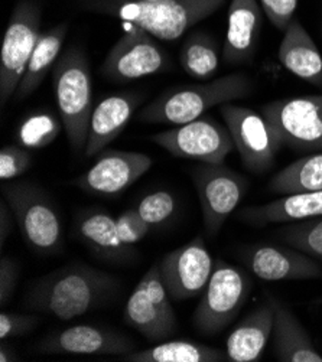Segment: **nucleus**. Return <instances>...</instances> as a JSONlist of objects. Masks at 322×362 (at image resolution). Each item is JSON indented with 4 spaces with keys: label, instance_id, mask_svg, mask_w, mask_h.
I'll return each mask as SVG.
<instances>
[{
    "label": "nucleus",
    "instance_id": "1",
    "mask_svg": "<svg viewBox=\"0 0 322 362\" xmlns=\"http://www.w3.org/2000/svg\"><path fill=\"white\" fill-rule=\"evenodd\" d=\"M120 288L116 276L86 264L62 267L35 283L26 295V308L71 320L112 299Z\"/></svg>",
    "mask_w": 322,
    "mask_h": 362
},
{
    "label": "nucleus",
    "instance_id": "2",
    "mask_svg": "<svg viewBox=\"0 0 322 362\" xmlns=\"http://www.w3.org/2000/svg\"><path fill=\"white\" fill-rule=\"evenodd\" d=\"M226 0H81L93 12L146 30L156 40L175 41L195 23L217 12Z\"/></svg>",
    "mask_w": 322,
    "mask_h": 362
},
{
    "label": "nucleus",
    "instance_id": "3",
    "mask_svg": "<svg viewBox=\"0 0 322 362\" xmlns=\"http://www.w3.org/2000/svg\"><path fill=\"white\" fill-rule=\"evenodd\" d=\"M59 119L74 153H84L93 113V78L86 52L69 47L52 68Z\"/></svg>",
    "mask_w": 322,
    "mask_h": 362
},
{
    "label": "nucleus",
    "instance_id": "4",
    "mask_svg": "<svg viewBox=\"0 0 322 362\" xmlns=\"http://www.w3.org/2000/svg\"><path fill=\"white\" fill-rule=\"evenodd\" d=\"M253 91V81L243 74H231L204 84L176 87L165 91L142 108V122L184 124L197 120L216 105L246 98Z\"/></svg>",
    "mask_w": 322,
    "mask_h": 362
},
{
    "label": "nucleus",
    "instance_id": "5",
    "mask_svg": "<svg viewBox=\"0 0 322 362\" xmlns=\"http://www.w3.org/2000/svg\"><path fill=\"white\" fill-rule=\"evenodd\" d=\"M2 192L25 243L44 256L61 251V221L55 206L44 189L28 180H21V182L6 184Z\"/></svg>",
    "mask_w": 322,
    "mask_h": 362
},
{
    "label": "nucleus",
    "instance_id": "6",
    "mask_svg": "<svg viewBox=\"0 0 322 362\" xmlns=\"http://www.w3.org/2000/svg\"><path fill=\"white\" fill-rule=\"evenodd\" d=\"M252 287L253 281L243 270L217 260L202 298L194 310V327L207 337L222 332L240 313Z\"/></svg>",
    "mask_w": 322,
    "mask_h": 362
},
{
    "label": "nucleus",
    "instance_id": "7",
    "mask_svg": "<svg viewBox=\"0 0 322 362\" xmlns=\"http://www.w3.org/2000/svg\"><path fill=\"white\" fill-rule=\"evenodd\" d=\"M42 11L32 0H19L4 35L0 51V103L15 95L29 58L41 36Z\"/></svg>",
    "mask_w": 322,
    "mask_h": 362
},
{
    "label": "nucleus",
    "instance_id": "8",
    "mask_svg": "<svg viewBox=\"0 0 322 362\" xmlns=\"http://www.w3.org/2000/svg\"><path fill=\"white\" fill-rule=\"evenodd\" d=\"M152 141L175 158L194 159L208 165L224 163L236 149L229 127L209 116L154 134Z\"/></svg>",
    "mask_w": 322,
    "mask_h": 362
},
{
    "label": "nucleus",
    "instance_id": "9",
    "mask_svg": "<svg viewBox=\"0 0 322 362\" xmlns=\"http://www.w3.org/2000/svg\"><path fill=\"white\" fill-rule=\"evenodd\" d=\"M220 113L246 169L253 173L269 170L276 160L282 143L268 119L252 108L233 103L220 105Z\"/></svg>",
    "mask_w": 322,
    "mask_h": 362
},
{
    "label": "nucleus",
    "instance_id": "10",
    "mask_svg": "<svg viewBox=\"0 0 322 362\" xmlns=\"http://www.w3.org/2000/svg\"><path fill=\"white\" fill-rule=\"evenodd\" d=\"M282 146L294 151H322V95L277 100L262 107Z\"/></svg>",
    "mask_w": 322,
    "mask_h": 362
},
{
    "label": "nucleus",
    "instance_id": "11",
    "mask_svg": "<svg viewBox=\"0 0 322 362\" xmlns=\"http://www.w3.org/2000/svg\"><path fill=\"white\" fill-rule=\"evenodd\" d=\"M125 322L149 341H162L176 332V317L159 263L143 274L134 287L125 308Z\"/></svg>",
    "mask_w": 322,
    "mask_h": 362
},
{
    "label": "nucleus",
    "instance_id": "12",
    "mask_svg": "<svg viewBox=\"0 0 322 362\" xmlns=\"http://www.w3.org/2000/svg\"><path fill=\"white\" fill-rule=\"evenodd\" d=\"M205 231L217 235L241 202L248 184L237 172L222 165L202 163L192 172Z\"/></svg>",
    "mask_w": 322,
    "mask_h": 362
},
{
    "label": "nucleus",
    "instance_id": "13",
    "mask_svg": "<svg viewBox=\"0 0 322 362\" xmlns=\"http://www.w3.org/2000/svg\"><path fill=\"white\" fill-rule=\"evenodd\" d=\"M168 66V57L155 41V36L142 28L132 26L112 47L100 71L113 83H130L162 72Z\"/></svg>",
    "mask_w": 322,
    "mask_h": 362
},
{
    "label": "nucleus",
    "instance_id": "14",
    "mask_svg": "<svg viewBox=\"0 0 322 362\" xmlns=\"http://www.w3.org/2000/svg\"><path fill=\"white\" fill-rule=\"evenodd\" d=\"M163 284L172 300L180 302L201 295L209 281L214 263L202 237L176 248L159 263Z\"/></svg>",
    "mask_w": 322,
    "mask_h": 362
},
{
    "label": "nucleus",
    "instance_id": "15",
    "mask_svg": "<svg viewBox=\"0 0 322 362\" xmlns=\"http://www.w3.org/2000/svg\"><path fill=\"white\" fill-rule=\"evenodd\" d=\"M151 166L152 159L145 153L103 151L96 163L77 179V185L88 194L116 197L130 188Z\"/></svg>",
    "mask_w": 322,
    "mask_h": 362
},
{
    "label": "nucleus",
    "instance_id": "16",
    "mask_svg": "<svg viewBox=\"0 0 322 362\" xmlns=\"http://www.w3.org/2000/svg\"><path fill=\"white\" fill-rule=\"evenodd\" d=\"M241 259L255 276L265 281L308 280L322 277V267L306 252L273 244L246 247Z\"/></svg>",
    "mask_w": 322,
    "mask_h": 362
},
{
    "label": "nucleus",
    "instance_id": "17",
    "mask_svg": "<svg viewBox=\"0 0 322 362\" xmlns=\"http://www.w3.org/2000/svg\"><path fill=\"white\" fill-rule=\"evenodd\" d=\"M42 354L68 355H126L134 351V342L126 335L93 325H76L51 334L40 344Z\"/></svg>",
    "mask_w": 322,
    "mask_h": 362
},
{
    "label": "nucleus",
    "instance_id": "18",
    "mask_svg": "<svg viewBox=\"0 0 322 362\" xmlns=\"http://www.w3.org/2000/svg\"><path fill=\"white\" fill-rule=\"evenodd\" d=\"M263 25V11L258 0H231L223 61L241 65L253 61Z\"/></svg>",
    "mask_w": 322,
    "mask_h": 362
},
{
    "label": "nucleus",
    "instance_id": "19",
    "mask_svg": "<svg viewBox=\"0 0 322 362\" xmlns=\"http://www.w3.org/2000/svg\"><path fill=\"white\" fill-rule=\"evenodd\" d=\"M143 97L134 93H119L103 98L90 119L84 155L97 156L126 129Z\"/></svg>",
    "mask_w": 322,
    "mask_h": 362
},
{
    "label": "nucleus",
    "instance_id": "20",
    "mask_svg": "<svg viewBox=\"0 0 322 362\" xmlns=\"http://www.w3.org/2000/svg\"><path fill=\"white\" fill-rule=\"evenodd\" d=\"M238 220L265 227L269 224H289L322 216V189L284 195L265 205L247 206L238 212Z\"/></svg>",
    "mask_w": 322,
    "mask_h": 362
},
{
    "label": "nucleus",
    "instance_id": "21",
    "mask_svg": "<svg viewBox=\"0 0 322 362\" xmlns=\"http://www.w3.org/2000/svg\"><path fill=\"white\" fill-rule=\"evenodd\" d=\"M77 235L96 255L110 263H123L133 257V245L126 244L117 231L116 218L104 209H88L77 221Z\"/></svg>",
    "mask_w": 322,
    "mask_h": 362
},
{
    "label": "nucleus",
    "instance_id": "22",
    "mask_svg": "<svg viewBox=\"0 0 322 362\" xmlns=\"http://www.w3.org/2000/svg\"><path fill=\"white\" fill-rule=\"evenodd\" d=\"M273 310V355L283 362H322V355L294 312L276 299H269Z\"/></svg>",
    "mask_w": 322,
    "mask_h": 362
},
{
    "label": "nucleus",
    "instance_id": "23",
    "mask_svg": "<svg viewBox=\"0 0 322 362\" xmlns=\"http://www.w3.org/2000/svg\"><path fill=\"white\" fill-rule=\"evenodd\" d=\"M280 64L295 77L322 87V55L299 21L284 30L277 52Z\"/></svg>",
    "mask_w": 322,
    "mask_h": 362
},
{
    "label": "nucleus",
    "instance_id": "24",
    "mask_svg": "<svg viewBox=\"0 0 322 362\" xmlns=\"http://www.w3.org/2000/svg\"><path fill=\"white\" fill-rule=\"evenodd\" d=\"M275 310L270 300L250 312L229 335L226 352L230 362H255L273 332Z\"/></svg>",
    "mask_w": 322,
    "mask_h": 362
},
{
    "label": "nucleus",
    "instance_id": "25",
    "mask_svg": "<svg viewBox=\"0 0 322 362\" xmlns=\"http://www.w3.org/2000/svg\"><path fill=\"white\" fill-rule=\"evenodd\" d=\"M68 33V23H59L42 32L26 65L25 74L18 86L15 98L18 101L29 97L42 84L48 72L59 58L61 48Z\"/></svg>",
    "mask_w": 322,
    "mask_h": 362
},
{
    "label": "nucleus",
    "instance_id": "26",
    "mask_svg": "<svg viewBox=\"0 0 322 362\" xmlns=\"http://www.w3.org/2000/svg\"><path fill=\"white\" fill-rule=\"evenodd\" d=\"M129 362H223L227 352L198 342L169 341L148 349L132 351L122 355Z\"/></svg>",
    "mask_w": 322,
    "mask_h": 362
},
{
    "label": "nucleus",
    "instance_id": "27",
    "mask_svg": "<svg viewBox=\"0 0 322 362\" xmlns=\"http://www.w3.org/2000/svg\"><path fill=\"white\" fill-rule=\"evenodd\" d=\"M269 188L282 195L322 189V152L304 156L283 168L270 179Z\"/></svg>",
    "mask_w": 322,
    "mask_h": 362
},
{
    "label": "nucleus",
    "instance_id": "28",
    "mask_svg": "<svg viewBox=\"0 0 322 362\" xmlns=\"http://www.w3.org/2000/svg\"><path fill=\"white\" fill-rule=\"evenodd\" d=\"M220 47L212 36L195 32L185 40L180 61L187 74L197 80H208L220 66Z\"/></svg>",
    "mask_w": 322,
    "mask_h": 362
},
{
    "label": "nucleus",
    "instance_id": "29",
    "mask_svg": "<svg viewBox=\"0 0 322 362\" xmlns=\"http://www.w3.org/2000/svg\"><path fill=\"white\" fill-rule=\"evenodd\" d=\"M277 235L288 245L322 262V216L289 223V226L279 230Z\"/></svg>",
    "mask_w": 322,
    "mask_h": 362
},
{
    "label": "nucleus",
    "instance_id": "30",
    "mask_svg": "<svg viewBox=\"0 0 322 362\" xmlns=\"http://www.w3.org/2000/svg\"><path fill=\"white\" fill-rule=\"evenodd\" d=\"M62 122L51 113H37L29 116L18 129L16 139L26 149H41L48 146L59 134Z\"/></svg>",
    "mask_w": 322,
    "mask_h": 362
},
{
    "label": "nucleus",
    "instance_id": "31",
    "mask_svg": "<svg viewBox=\"0 0 322 362\" xmlns=\"http://www.w3.org/2000/svg\"><path fill=\"white\" fill-rule=\"evenodd\" d=\"M175 208L173 195L168 191H158L143 198L136 209L151 228H156L171 218Z\"/></svg>",
    "mask_w": 322,
    "mask_h": 362
},
{
    "label": "nucleus",
    "instance_id": "32",
    "mask_svg": "<svg viewBox=\"0 0 322 362\" xmlns=\"http://www.w3.org/2000/svg\"><path fill=\"white\" fill-rule=\"evenodd\" d=\"M32 166V155L23 146H5L0 151V179L4 182L23 175Z\"/></svg>",
    "mask_w": 322,
    "mask_h": 362
},
{
    "label": "nucleus",
    "instance_id": "33",
    "mask_svg": "<svg viewBox=\"0 0 322 362\" xmlns=\"http://www.w3.org/2000/svg\"><path fill=\"white\" fill-rule=\"evenodd\" d=\"M116 224L120 238L129 245H134L152 230L142 218L137 209H126L122 212L116 218Z\"/></svg>",
    "mask_w": 322,
    "mask_h": 362
},
{
    "label": "nucleus",
    "instance_id": "34",
    "mask_svg": "<svg viewBox=\"0 0 322 362\" xmlns=\"http://www.w3.org/2000/svg\"><path fill=\"white\" fill-rule=\"evenodd\" d=\"M263 13L279 30H286L292 23L299 0H259Z\"/></svg>",
    "mask_w": 322,
    "mask_h": 362
},
{
    "label": "nucleus",
    "instance_id": "35",
    "mask_svg": "<svg viewBox=\"0 0 322 362\" xmlns=\"http://www.w3.org/2000/svg\"><path fill=\"white\" fill-rule=\"evenodd\" d=\"M40 319L33 315H22V313H0V339L6 341L9 338L23 337L32 332Z\"/></svg>",
    "mask_w": 322,
    "mask_h": 362
},
{
    "label": "nucleus",
    "instance_id": "36",
    "mask_svg": "<svg viewBox=\"0 0 322 362\" xmlns=\"http://www.w3.org/2000/svg\"><path fill=\"white\" fill-rule=\"evenodd\" d=\"M21 269L16 262L2 257L0 260V305L5 306L11 299L19 281Z\"/></svg>",
    "mask_w": 322,
    "mask_h": 362
},
{
    "label": "nucleus",
    "instance_id": "37",
    "mask_svg": "<svg viewBox=\"0 0 322 362\" xmlns=\"http://www.w3.org/2000/svg\"><path fill=\"white\" fill-rule=\"evenodd\" d=\"M0 220H2V227H0V234H2V237H0V244H2V247H4L5 241H6V237H8V234H11V230H12V218H11L9 209L5 205V201L2 202Z\"/></svg>",
    "mask_w": 322,
    "mask_h": 362
},
{
    "label": "nucleus",
    "instance_id": "38",
    "mask_svg": "<svg viewBox=\"0 0 322 362\" xmlns=\"http://www.w3.org/2000/svg\"><path fill=\"white\" fill-rule=\"evenodd\" d=\"M19 361L15 349L11 345H6L5 341L0 344V362H13Z\"/></svg>",
    "mask_w": 322,
    "mask_h": 362
},
{
    "label": "nucleus",
    "instance_id": "39",
    "mask_svg": "<svg viewBox=\"0 0 322 362\" xmlns=\"http://www.w3.org/2000/svg\"><path fill=\"white\" fill-rule=\"evenodd\" d=\"M319 303H322V300H319Z\"/></svg>",
    "mask_w": 322,
    "mask_h": 362
}]
</instances>
